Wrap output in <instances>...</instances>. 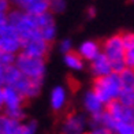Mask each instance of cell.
<instances>
[{
    "instance_id": "12",
    "label": "cell",
    "mask_w": 134,
    "mask_h": 134,
    "mask_svg": "<svg viewBox=\"0 0 134 134\" xmlns=\"http://www.w3.org/2000/svg\"><path fill=\"white\" fill-rule=\"evenodd\" d=\"M105 111L111 115V118L115 122H131L134 109L126 108L125 105H122L118 100L111 101L109 104L105 105Z\"/></svg>"
},
{
    "instance_id": "20",
    "label": "cell",
    "mask_w": 134,
    "mask_h": 134,
    "mask_svg": "<svg viewBox=\"0 0 134 134\" xmlns=\"http://www.w3.org/2000/svg\"><path fill=\"white\" fill-rule=\"evenodd\" d=\"M56 25H51V26H45V27H41L40 29V36L41 38L44 40L45 42H48V44H52V42L56 40Z\"/></svg>"
},
{
    "instance_id": "28",
    "label": "cell",
    "mask_w": 134,
    "mask_h": 134,
    "mask_svg": "<svg viewBox=\"0 0 134 134\" xmlns=\"http://www.w3.org/2000/svg\"><path fill=\"white\" fill-rule=\"evenodd\" d=\"M125 63H126V67H129V69H134V45H130V47L126 48Z\"/></svg>"
},
{
    "instance_id": "5",
    "label": "cell",
    "mask_w": 134,
    "mask_h": 134,
    "mask_svg": "<svg viewBox=\"0 0 134 134\" xmlns=\"http://www.w3.org/2000/svg\"><path fill=\"white\" fill-rule=\"evenodd\" d=\"M62 134H85L88 131V115L83 112H70L62 122Z\"/></svg>"
},
{
    "instance_id": "34",
    "label": "cell",
    "mask_w": 134,
    "mask_h": 134,
    "mask_svg": "<svg viewBox=\"0 0 134 134\" xmlns=\"http://www.w3.org/2000/svg\"><path fill=\"white\" fill-rule=\"evenodd\" d=\"M4 111V101H3V85H0V114Z\"/></svg>"
},
{
    "instance_id": "21",
    "label": "cell",
    "mask_w": 134,
    "mask_h": 134,
    "mask_svg": "<svg viewBox=\"0 0 134 134\" xmlns=\"http://www.w3.org/2000/svg\"><path fill=\"white\" fill-rule=\"evenodd\" d=\"M118 101L122 105H125L126 108L134 109V89L133 90H123L122 89V92L118 97Z\"/></svg>"
},
{
    "instance_id": "8",
    "label": "cell",
    "mask_w": 134,
    "mask_h": 134,
    "mask_svg": "<svg viewBox=\"0 0 134 134\" xmlns=\"http://www.w3.org/2000/svg\"><path fill=\"white\" fill-rule=\"evenodd\" d=\"M15 8L32 16H38L49 11V0H16Z\"/></svg>"
},
{
    "instance_id": "14",
    "label": "cell",
    "mask_w": 134,
    "mask_h": 134,
    "mask_svg": "<svg viewBox=\"0 0 134 134\" xmlns=\"http://www.w3.org/2000/svg\"><path fill=\"white\" fill-rule=\"evenodd\" d=\"M3 101L4 111L23 108V104H25V99L13 86H3Z\"/></svg>"
},
{
    "instance_id": "36",
    "label": "cell",
    "mask_w": 134,
    "mask_h": 134,
    "mask_svg": "<svg viewBox=\"0 0 134 134\" xmlns=\"http://www.w3.org/2000/svg\"><path fill=\"white\" fill-rule=\"evenodd\" d=\"M131 123L134 125V114H133V119H131Z\"/></svg>"
},
{
    "instance_id": "30",
    "label": "cell",
    "mask_w": 134,
    "mask_h": 134,
    "mask_svg": "<svg viewBox=\"0 0 134 134\" xmlns=\"http://www.w3.org/2000/svg\"><path fill=\"white\" fill-rule=\"evenodd\" d=\"M10 10H11L10 2H7V0H0V14L7 15L10 13Z\"/></svg>"
},
{
    "instance_id": "6",
    "label": "cell",
    "mask_w": 134,
    "mask_h": 134,
    "mask_svg": "<svg viewBox=\"0 0 134 134\" xmlns=\"http://www.w3.org/2000/svg\"><path fill=\"white\" fill-rule=\"evenodd\" d=\"M21 51H22V40L19 34L16 33V30L14 29V26H11L8 23L3 30L2 36H0V52L11 53L16 56L18 53H21Z\"/></svg>"
},
{
    "instance_id": "11",
    "label": "cell",
    "mask_w": 134,
    "mask_h": 134,
    "mask_svg": "<svg viewBox=\"0 0 134 134\" xmlns=\"http://www.w3.org/2000/svg\"><path fill=\"white\" fill-rule=\"evenodd\" d=\"M89 70L92 72V75L94 78H103V77H107L109 74H112V66L109 59L105 56L104 53H100L94 60L89 63Z\"/></svg>"
},
{
    "instance_id": "17",
    "label": "cell",
    "mask_w": 134,
    "mask_h": 134,
    "mask_svg": "<svg viewBox=\"0 0 134 134\" xmlns=\"http://www.w3.org/2000/svg\"><path fill=\"white\" fill-rule=\"evenodd\" d=\"M22 77L23 75L15 67V64L10 66V67H5L4 69V77H3V86H13L14 88Z\"/></svg>"
},
{
    "instance_id": "31",
    "label": "cell",
    "mask_w": 134,
    "mask_h": 134,
    "mask_svg": "<svg viewBox=\"0 0 134 134\" xmlns=\"http://www.w3.org/2000/svg\"><path fill=\"white\" fill-rule=\"evenodd\" d=\"M85 134H112V133L104 129V127H99V129H88V131Z\"/></svg>"
},
{
    "instance_id": "24",
    "label": "cell",
    "mask_w": 134,
    "mask_h": 134,
    "mask_svg": "<svg viewBox=\"0 0 134 134\" xmlns=\"http://www.w3.org/2000/svg\"><path fill=\"white\" fill-rule=\"evenodd\" d=\"M2 114H4L5 116H8L10 119L16 120V122H25L26 120V114L23 108H18V109H10V111H3Z\"/></svg>"
},
{
    "instance_id": "29",
    "label": "cell",
    "mask_w": 134,
    "mask_h": 134,
    "mask_svg": "<svg viewBox=\"0 0 134 134\" xmlns=\"http://www.w3.org/2000/svg\"><path fill=\"white\" fill-rule=\"evenodd\" d=\"M120 34H122V38H123L126 48L130 45H134V32H123Z\"/></svg>"
},
{
    "instance_id": "19",
    "label": "cell",
    "mask_w": 134,
    "mask_h": 134,
    "mask_svg": "<svg viewBox=\"0 0 134 134\" xmlns=\"http://www.w3.org/2000/svg\"><path fill=\"white\" fill-rule=\"evenodd\" d=\"M118 77H119V82H120V86L123 90L134 89V69L126 67L122 72H119Z\"/></svg>"
},
{
    "instance_id": "25",
    "label": "cell",
    "mask_w": 134,
    "mask_h": 134,
    "mask_svg": "<svg viewBox=\"0 0 134 134\" xmlns=\"http://www.w3.org/2000/svg\"><path fill=\"white\" fill-rule=\"evenodd\" d=\"M67 8V3L64 0H49V13L53 15L64 13Z\"/></svg>"
},
{
    "instance_id": "1",
    "label": "cell",
    "mask_w": 134,
    "mask_h": 134,
    "mask_svg": "<svg viewBox=\"0 0 134 134\" xmlns=\"http://www.w3.org/2000/svg\"><path fill=\"white\" fill-rule=\"evenodd\" d=\"M7 19H8V23L11 26H14L16 33L19 34L22 42L32 37L40 36L37 16L27 15L18 8H11L10 13L7 14Z\"/></svg>"
},
{
    "instance_id": "2",
    "label": "cell",
    "mask_w": 134,
    "mask_h": 134,
    "mask_svg": "<svg viewBox=\"0 0 134 134\" xmlns=\"http://www.w3.org/2000/svg\"><path fill=\"white\" fill-rule=\"evenodd\" d=\"M92 90L96 96L101 100L104 105L109 104L111 101L118 100V97L122 92V86L119 82L118 74H109L103 78H94L92 82Z\"/></svg>"
},
{
    "instance_id": "32",
    "label": "cell",
    "mask_w": 134,
    "mask_h": 134,
    "mask_svg": "<svg viewBox=\"0 0 134 134\" xmlns=\"http://www.w3.org/2000/svg\"><path fill=\"white\" fill-rule=\"evenodd\" d=\"M8 25V19H7V15L4 14H0V36H2L3 30L5 29V26Z\"/></svg>"
},
{
    "instance_id": "7",
    "label": "cell",
    "mask_w": 134,
    "mask_h": 134,
    "mask_svg": "<svg viewBox=\"0 0 134 134\" xmlns=\"http://www.w3.org/2000/svg\"><path fill=\"white\" fill-rule=\"evenodd\" d=\"M49 49H51V45L42 40L41 36H37V37H32V38L22 42L21 53L26 55V56H30V58L45 60V58L49 53Z\"/></svg>"
},
{
    "instance_id": "4",
    "label": "cell",
    "mask_w": 134,
    "mask_h": 134,
    "mask_svg": "<svg viewBox=\"0 0 134 134\" xmlns=\"http://www.w3.org/2000/svg\"><path fill=\"white\" fill-rule=\"evenodd\" d=\"M101 52L109 59V62H119V60H125V52L126 47L122 34H112L107 37L101 44Z\"/></svg>"
},
{
    "instance_id": "23",
    "label": "cell",
    "mask_w": 134,
    "mask_h": 134,
    "mask_svg": "<svg viewBox=\"0 0 134 134\" xmlns=\"http://www.w3.org/2000/svg\"><path fill=\"white\" fill-rule=\"evenodd\" d=\"M38 125L34 119H26L21 123V131L22 134H37Z\"/></svg>"
},
{
    "instance_id": "33",
    "label": "cell",
    "mask_w": 134,
    "mask_h": 134,
    "mask_svg": "<svg viewBox=\"0 0 134 134\" xmlns=\"http://www.w3.org/2000/svg\"><path fill=\"white\" fill-rule=\"evenodd\" d=\"M86 14H88V18H94L97 15V8L94 7V5H90V7H88V10H86Z\"/></svg>"
},
{
    "instance_id": "16",
    "label": "cell",
    "mask_w": 134,
    "mask_h": 134,
    "mask_svg": "<svg viewBox=\"0 0 134 134\" xmlns=\"http://www.w3.org/2000/svg\"><path fill=\"white\" fill-rule=\"evenodd\" d=\"M63 63L66 64L67 69L72 71H82L85 69V60L77 53V51L63 55Z\"/></svg>"
},
{
    "instance_id": "18",
    "label": "cell",
    "mask_w": 134,
    "mask_h": 134,
    "mask_svg": "<svg viewBox=\"0 0 134 134\" xmlns=\"http://www.w3.org/2000/svg\"><path fill=\"white\" fill-rule=\"evenodd\" d=\"M21 127V122H16L0 114V134H16Z\"/></svg>"
},
{
    "instance_id": "9",
    "label": "cell",
    "mask_w": 134,
    "mask_h": 134,
    "mask_svg": "<svg viewBox=\"0 0 134 134\" xmlns=\"http://www.w3.org/2000/svg\"><path fill=\"white\" fill-rule=\"evenodd\" d=\"M42 83H44V81H34V80H29V78L22 77L14 88L19 92V94L26 101V100H32L40 94L42 89Z\"/></svg>"
},
{
    "instance_id": "15",
    "label": "cell",
    "mask_w": 134,
    "mask_h": 134,
    "mask_svg": "<svg viewBox=\"0 0 134 134\" xmlns=\"http://www.w3.org/2000/svg\"><path fill=\"white\" fill-rule=\"evenodd\" d=\"M49 104L55 112H60L67 105V89L64 86L56 85L52 88L49 94Z\"/></svg>"
},
{
    "instance_id": "26",
    "label": "cell",
    "mask_w": 134,
    "mask_h": 134,
    "mask_svg": "<svg viewBox=\"0 0 134 134\" xmlns=\"http://www.w3.org/2000/svg\"><path fill=\"white\" fill-rule=\"evenodd\" d=\"M15 59H16L15 55L0 52V64H2L4 69L5 67H10V66H14L15 64Z\"/></svg>"
},
{
    "instance_id": "22",
    "label": "cell",
    "mask_w": 134,
    "mask_h": 134,
    "mask_svg": "<svg viewBox=\"0 0 134 134\" xmlns=\"http://www.w3.org/2000/svg\"><path fill=\"white\" fill-rule=\"evenodd\" d=\"M112 134H134V125L131 122H116Z\"/></svg>"
},
{
    "instance_id": "27",
    "label": "cell",
    "mask_w": 134,
    "mask_h": 134,
    "mask_svg": "<svg viewBox=\"0 0 134 134\" xmlns=\"http://www.w3.org/2000/svg\"><path fill=\"white\" fill-rule=\"evenodd\" d=\"M59 51L63 55H67L74 51V45H72V41L70 38H63L59 42Z\"/></svg>"
},
{
    "instance_id": "10",
    "label": "cell",
    "mask_w": 134,
    "mask_h": 134,
    "mask_svg": "<svg viewBox=\"0 0 134 134\" xmlns=\"http://www.w3.org/2000/svg\"><path fill=\"white\" fill-rule=\"evenodd\" d=\"M82 107L85 109V112L88 114V116H92L96 114H101L105 111V105L101 103V100L96 96V93L92 89H89L85 92L82 97Z\"/></svg>"
},
{
    "instance_id": "3",
    "label": "cell",
    "mask_w": 134,
    "mask_h": 134,
    "mask_svg": "<svg viewBox=\"0 0 134 134\" xmlns=\"http://www.w3.org/2000/svg\"><path fill=\"white\" fill-rule=\"evenodd\" d=\"M15 67L25 78L34 81H44L47 72V64L44 59H36L26 56L23 53H18L15 59Z\"/></svg>"
},
{
    "instance_id": "13",
    "label": "cell",
    "mask_w": 134,
    "mask_h": 134,
    "mask_svg": "<svg viewBox=\"0 0 134 134\" xmlns=\"http://www.w3.org/2000/svg\"><path fill=\"white\" fill-rule=\"evenodd\" d=\"M77 53L85 60V62H92L101 53V44L96 40H85L77 48Z\"/></svg>"
},
{
    "instance_id": "35",
    "label": "cell",
    "mask_w": 134,
    "mask_h": 134,
    "mask_svg": "<svg viewBox=\"0 0 134 134\" xmlns=\"http://www.w3.org/2000/svg\"><path fill=\"white\" fill-rule=\"evenodd\" d=\"M3 77H4V67L0 64V85H3Z\"/></svg>"
}]
</instances>
